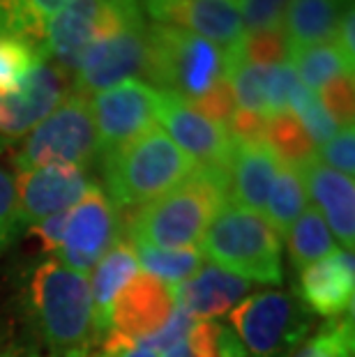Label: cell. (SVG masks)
<instances>
[{"instance_id": "6da1fadb", "label": "cell", "mask_w": 355, "mask_h": 357, "mask_svg": "<svg viewBox=\"0 0 355 357\" xmlns=\"http://www.w3.org/2000/svg\"><path fill=\"white\" fill-rule=\"evenodd\" d=\"M229 201L231 166H196L176 189L137 208L130 219V238L160 249L194 247Z\"/></svg>"}, {"instance_id": "7a4b0ae2", "label": "cell", "mask_w": 355, "mask_h": 357, "mask_svg": "<svg viewBox=\"0 0 355 357\" xmlns=\"http://www.w3.org/2000/svg\"><path fill=\"white\" fill-rule=\"evenodd\" d=\"M30 323L49 357H86L95 341L93 305L86 275L58 261L33 270L26 288Z\"/></svg>"}, {"instance_id": "3957f363", "label": "cell", "mask_w": 355, "mask_h": 357, "mask_svg": "<svg viewBox=\"0 0 355 357\" xmlns=\"http://www.w3.org/2000/svg\"><path fill=\"white\" fill-rule=\"evenodd\" d=\"M107 196L116 208L137 210L192 176L196 164L160 125L100 155Z\"/></svg>"}, {"instance_id": "277c9868", "label": "cell", "mask_w": 355, "mask_h": 357, "mask_svg": "<svg viewBox=\"0 0 355 357\" xmlns=\"http://www.w3.org/2000/svg\"><path fill=\"white\" fill-rule=\"evenodd\" d=\"M201 254L256 284H282V235L261 212L224 203L201 240Z\"/></svg>"}, {"instance_id": "5b68a950", "label": "cell", "mask_w": 355, "mask_h": 357, "mask_svg": "<svg viewBox=\"0 0 355 357\" xmlns=\"http://www.w3.org/2000/svg\"><path fill=\"white\" fill-rule=\"evenodd\" d=\"M226 49L183 28L148 24V60L143 77L150 86L192 102L224 77Z\"/></svg>"}, {"instance_id": "8992f818", "label": "cell", "mask_w": 355, "mask_h": 357, "mask_svg": "<svg viewBox=\"0 0 355 357\" xmlns=\"http://www.w3.org/2000/svg\"><path fill=\"white\" fill-rule=\"evenodd\" d=\"M100 157V139L90 116L88 97L72 93L40 125L26 134L17 159L19 171L79 166L86 169Z\"/></svg>"}, {"instance_id": "52a82bcc", "label": "cell", "mask_w": 355, "mask_h": 357, "mask_svg": "<svg viewBox=\"0 0 355 357\" xmlns=\"http://www.w3.org/2000/svg\"><path fill=\"white\" fill-rule=\"evenodd\" d=\"M139 24H146L141 0H72L47 21V58L72 79L90 44Z\"/></svg>"}, {"instance_id": "ba28073f", "label": "cell", "mask_w": 355, "mask_h": 357, "mask_svg": "<svg viewBox=\"0 0 355 357\" xmlns=\"http://www.w3.org/2000/svg\"><path fill=\"white\" fill-rule=\"evenodd\" d=\"M229 328L245 353L254 357H291L312 328V314L296 295L263 291L231 311Z\"/></svg>"}, {"instance_id": "9c48e42d", "label": "cell", "mask_w": 355, "mask_h": 357, "mask_svg": "<svg viewBox=\"0 0 355 357\" xmlns=\"http://www.w3.org/2000/svg\"><path fill=\"white\" fill-rule=\"evenodd\" d=\"M123 238L120 210L100 187L93 185L83 199L67 210L65 233L60 240L58 263L79 275L95 270L104 254Z\"/></svg>"}, {"instance_id": "30bf717a", "label": "cell", "mask_w": 355, "mask_h": 357, "mask_svg": "<svg viewBox=\"0 0 355 357\" xmlns=\"http://www.w3.org/2000/svg\"><path fill=\"white\" fill-rule=\"evenodd\" d=\"M148 60V24L130 26L93 42L72 74V93L93 97L118 83L137 79Z\"/></svg>"}, {"instance_id": "8fae6325", "label": "cell", "mask_w": 355, "mask_h": 357, "mask_svg": "<svg viewBox=\"0 0 355 357\" xmlns=\"http://www.w3.org/2000/svg\"><path fill=\"white\" fill-rule=\"evenodd\" d=\"M157 97L160 90L139 79L118 83L88 97L90 116L100 139V155L157 125Z\"/></svg>"}, {"instance_id": "7c38bea8", "label": "cell", "mask_w": 355, "mask_h": 357, "mask_svg": "<svg viewBox=\"0 0 355 357\" xmlns=\"http://www.w3.org/2000/svg\"><path fill=\"white\" fill-rule=\"evenodd\" d=\"M70 95V77L49 58L26 74L21 86L0 95V141L12 143L37 127Z\"/></svg>"}, {"instance_id": "4fadbf2b", "label": "cell", "mask_w": 355, "mask_h": 357, "mask_svg": "<svg viewBox=\"0 0 355 357\" xmlns=\"http://www.w3.org/2000/svg\"><path fill=\"white\" fill-rule=\"evenodd\" d=\"M157 125L183 153L194 159L196 166H231L236 141L231 139L229 129L203 118L178 95L160 90Z\"/></svg>"}, {"instance_id": "5bb4252c", "label": "cell", "mask_w": 355, "mask_h": 357, "mask_svg": "<svg viewBox=\"0 0 355 357\" xmlns=\"http://www.w3.org/2000/svg\"><path fill=\"white\" fill-rule=\"evenodd\" d=\"M93 187L86 169L79 166H51V169L19 171L14 180L19 215L24 226L37 224L58 212L74 208Z\"/></svg>"}, {"instance_id": "9a60e30c", "label": "cell", "mask_w": 355, "mask_h": 357, "mask_svg": "<svg viewBox=\"0 0 355 357\" xmlns=\"http://www.w3.org/2000/svg\"><path fill=\"white\" fill-rule=\"evenodd\" d=\"M153 24L183 28L229 49L245 35L238 7L229 0H141Z\"/></svg>"}, {"instance_id": "2e32d148", "label": "cell", "mask_w": 355, "mask_h": 357, "mask_svg": "<svg viewBox=\"0 0 355 357\" xmlns=\"http://www.w3.org/2000/svg\"><path fill=\"white\" fill-rule=\"evenodd\" d=\"M173 309L176 302H173L171 288L148 272H137L113 302L109 334L139 344L164 328Z\"/></svg>"}, {"instance_id": "e0dca14e", "label": "cell", "mask_w": 355, "mask_h": 357, "mask_svg": "<svg viewBox=\"0 0 355 357\" xmlns=\"http://www.w3.org/2000/svg\"><path fill=\"white\" fill-rule=\"evenodd\" d=\"M300 272V298L307 309L323 318H337L344 311H353V249H335Z\"/></svg>"}, {"instance_id": "ac0fdd59", "label": "cell", "mask_w": 355, "mask_h": 357, "mask_svg": "<svg viewBox=\"0 0 355 357\" xmlns=\"http://www.w3.org/2000/svg\"><path fill=\"white\" fill-rule=\"evenodd\" d=\"M300 176L305 189L314 196V205L323 210V219H328L332 238L342 249H353L355 245V185L353 178L344 176L319 159H309L300 166Z\"/></svg>"}, {"instance_id": "d6986e66", "label": "cell", "mask_w": 355, "mask_h": 357, "mask_svg": "<svg viewBox=\"0 0 355 357\" xmlns=\"http://www.w3.org/2000/svg\"><path fill=\"white\" fill-rule=\"evenodd\" d=\"M249 288V281L222 270L219 265H201V270L185 284L171 288V295L176 307L185 309L192 318L213 321L231 307L240 305L247 298Z\"/></svg>"}, {"instance_id": "ffe728a7", "label": "cell", "mask_w": 355, "mask_h": 357, "mask_svg": "<svg viewBox=\"0 0 355 357\" xmlns=\"http://www.w3.org/2000/svg\"><path fill=\"white\" fill-rule=\"evenodd\" d=\"M139 272L137 254L132 240L120 238L100 263L95 265L90 286V305H93V332L95 339H104L111 332V309L118 293Z\"/></svg>"}, {"instance_id": "44dd1931", "label": "cell", "mask_w": 355, "mask_h": 357, "mask_svg": "<svg viewBox=\"0 0 355 357\" xmlns=\"http://www.w3.org/2000/svg\"><path fill=\"white\" fill-rule=\"evenodd\" d=\"M279 159L266 143H236L231 157V203L261 212L277 176Z\"/></svg>"}, {"instance_id": "7402d4cb", "label": "cell", "mask_w": 355, "mask_h": 357, "mask_svg": "<svg viewBox=\"0 0 355 357\" xmlns=\"http://www.w3.org/2000/svg\"><path fill=\"white\" fill-rule=\"evenodd\" d=\"M353 0H289L282 28L291 49L335 40L337 26Z\"/></svg>"}, {"instance_id": "603a6c76", "label": "cell", "mask_w": 355, "mask_h": 357, "mask_svg": "<svg viewBox=\"0 0 355 357\" xmlns=\"http://www.w3.org/2000/svg\"><path fill=\"white\" fill-rule=\"evenodd\" d=\"M72 0H0V33L17 35L47 56V21Z\"/></svg>"}, {"instance_id": "cb8c5ba5", "label": "cell", "mask_w": 355, "mask_h": 357, "mask_svg": "<svg viewBox=\"0 0 355 357\" xmlns=\"http://www.w3.org/2000/svg\"><path fill=\"white\" fill-rule=\"evenodd\" d=\"M289 63L296 70L300 83L309 90H321L337 77H353V60L344 56L335 40L312 44V47L291 49Z\"/></svg>"}, {"instance_id": "d4e9b609", "label": "cell", "mask_w": 355, "mask_h": 357, "mask_svg": "<svg viewBox=\"0 0 355 357\" xmlns=\"http://www.w3.org/2000/svg\"><path fill=\"white\" fill-rule=\"evenodd\" d=\"M337 249L321 210L309 203L289 231V258L293 268L305 270Z\"/></svg>"}, {"instance_id": "484cf974", "label": "cell", "mask_w": 355, "mask_h": 357, "mask_svg": "<svg viewBox=\"0 0 355 357\" xmlns=\"http://www.w3.org/2000/svg\"><path fill=\"white\" fill-rule=\"evenodd\" d=\"M307 208V189L302 176L296 166L279 164L277 176L270 187L268 201H266V217L273 229L284 235L291 231V226L296 224V219Z\"/></svg>"}, {"instance_id": "4316f807", "label": "cell", "mask_w": 355, "mask_h": 357, "mask_svg": "<svg viewBox=\"0 0 355 357\" xmlns=\"http://www.w3.org/2000/svg\"><path fill=\"white\" fill-rule=\"evenodd\" d=\"M132 245H134V254H137V263L143 265V272L160 279L169 288L185 284L203 265V254L196 247L160 249V247L141 245V242H132Z\"/></svg>"}, {"instance_id": "83f0119b", "label": "cell", "mask_w": 355, "mask_h": 357, "mask_svg": "<svg viewBox=\"0 0 355 357\" xmlns=\"http://www.w3.org/2000/svg\"><path fill=\"white\" fill-rule=\"evenodd\" d=\"M263 143L277 155L279 162L296 166V169L316 157V146L291 111L275 113L268 118Z\"/></svg>"}, {"instance_id": "f1b7e54d", "label": "cell", "mask_w": 355, "mask_h": 357, "mask_svg": "<svg viewBox=\"0 0 355 357\" xmlns=\"http://www.w3.org/2000/svg\"><path fill=\"white\" fill-rule=\"evenodd\" d=\"M160 357H247L231 328L215 321H196L183 344Z\"/></svg>"}, {"instance_id": "f546056e", "label": "cell", "mask_w": 355, "mask_h": 357, "mask_svg": "<svg viewBox=\"0 0 355 357\" xmlns=\"http://www.w3.org/2000/svg\"><path fill=\"white\" fill-rule=\"evenodd\" d=\"M229 49L233 51V56L245 60V63L266 65V67L289 63L291 58V44L286 40L282 26L270 30H256V33H245Z\"/></svg>"}, {"instance_id": "4dcf8cb0", "label": "cell", "mask_w": 355, "mask_h": 357, "mask_svg": "<svg viewBox=\"0 0 355 357\" xmlns=\"http://www.w3.org/2000/svg\"><path fill=\"white\" fill-rule=\"evenodd\" d=\"M42 58L47 56L30 42L17 35L0 33V95L17 90Z\"/></svg>"}, {"instance_id": "1f68e13d", "label": "cell", "mask_w": 355, "mask_h": 357, "mask_svg": "<svg viewBox=\"0 0 355 357\" xmlns=\"http://www.w3.org/2000/svg\"><path fill=\"white\" fill-rule=\"evenodd\" d=\"M353 314L337 316L323 325L316 337L296 348L291 357H353Z\"/></svg>"}, {"instance_id": "d6a6232c", "label": "cell", "mask_w": 355, "mask_h": 357, "mask_svg": "<svg viewBox=\"0 0 355 357\" xmlns=\"http://www.w3.org/2000/svg\"><path fill=\"white\" fill-rule=\"evenodd\" d=\"M291 109H293L291 113L300 120V125L305 127V132L309 134V139H312L316 148H321L323 143H328L332 136L342 129L335 120H332L330 113L323 109L319 95L305 86H300L296 97H293Z\"/></svg>"}, {"instance_id": "836d02e7", "label": "cell", "mask_w": 355, "mask_h": 357, "mask_svg": "<svg viewBox=\"0 0 355 357\" xmlns=\"http://www.w3.org/2000/svg\"><path fill=\"white\" fill-rule=\"evenodd\" d=\"M300 86L302 83L291 63L270 65L266 74V116L291 111V102Z\"/></svg>"}, {"instance_id": "e575fe53", "label": "cell", "mask_w": 355, "mask_h": 357, "mask_svg": "<svg viewBox=\"0 0 355 357\" xmlns=\"http://www.w3.org/2000/svg\"><path fill=\"white\" fill-rule=\"evenodd\" d=\"M187 104H190L196 113H201L203 118L213 120V123L224 125V127L229 125L231 116L238 109L236 95H233V86L226 77H219L201 97H196V100L187 102Z\"/></svg>"}, {"instance_id": "d590c367", "label": "cell", "mask_w": 355, "mask_h": 357, "mask_svg": "<svg viewBox=\"0 0 355 357\" xmlns=\"http://www.w3.org/2000/svg\"><path fill=\"white\" fill-rule=\"evenodd\" d=\"M319 100L323 104L332 120L339 127H353L355 120V90H353V77H337L328 81L321 90H316Z\"/></svg>"}, {"instance_id": "8d00e7d4", "label": "cell", "mask_w": 355, "mask_h": 357, "mask_svg": "<svg viewBox=\"0 0 355 357\" xmlns=\"http://www.w3.org/2000/svg\"><path fill=\"white\" fill-rule=\"evenodd\" d=\"M233 5L240 12L245 33H256L282 26L289 0H236Z\"/></svg>"}, {"instance_id": "74e56055", "label": "cell", "mask_w": 355, "mask_h": 357, "mask_svg": "<svg viewBox=\"0 0 355 357\" xmlns=\"http://www.w3.org/2000/svg\"><path fill=\"white\" fill-rule=\"evenodd\" d=\"M21 229H26L19 215L17 192H14V180L3 166H0V254L19 238Z\"/></svg>"}, {"instance_id": "f35d334b", "label": "cell", "mask_w": 355, "mask_h": 357, "mask_svg": "<svg viewBox=\"0 0 355 357\" xmlns=\"http://www.w3.org/2000/svg\"><path fill=\"white\" fill-rule=\"evenodd\" d=\"M316 159L344 176L353 178L355 173V132L353 127H344L332 136L328 143L316 148Z\"/></svg>"}, {"instance_id": "ab89813d", "label": "cell", "mask_w": 355, "mask_h": 357, "mask_svg": "<svg viewBox=\"0 0 355 357\" xmlns=\"http://www.w3.org/2000/svg\"><path fill=\"white\" fill-rule=\"evenodd\" d=\"M194 323H196V318H192L185 309L176 307L171 318L164 323V328L160 332H155L150 339H146V344L153 348L155 353L164 355L166 351H171L173 346L183 344L187 339V334H190V330L194 328Z\"/></svg>"}, {"instance_id": "60d3db41", "label": "cell", "mask_w": 355, "mask_h": 357, "mask_svg": "<svg viewBox=\"0 0 355 357\" xmlns=\"http://www.w3.org/2000/svg\"><path fill=\"white\" fill-rule=\"evenodd\" d=\"M266 123L268 116H263V113L236 109L226 129L236 143H261L263 134H266Z\"/></svg>"}, {"instance_id": "b9f144b4", "label": "cell", "mask_w": 355, "mask_h": 357, "mask_svg": "<svg viewBox=\"0 0 355 357\" xmlns=\"http://www.w3.org/2000/svg\"><path fill=\"white\" fill-rule=\"evenodd\" d=\"M65 222H67V212H58V215H51L37 224H30L28 231L30 235H35V238L40 240L44 252H56L60 247V240H63Z\"/></svg>"}, {"instance_id": "7bdbcfd3", "label": "cell", "mask_w": 355, "mask_h": 357, "mask_svg": "<svg viewBox=\"0 0 355 357\" xmlns=\"http://www.w3.org/2000/svg\"><path fill=\"white\" fill-rule=\"evenodd\" d=\"M95 357H160V353H155L146 341L132 344V341L120 339L116 334H107L102 339V351Z\"/></svg>"}, {"instance_id": "ee69618b", "label": "cell", "mask_w": 355, "mask_h": 357, "mask_svg": "<svg viewBox=\"0 0 355 357\" xmlns=\"http://www.w3.org/2000/svg\"><path fill=\"white\" fill-rule=\"evenodd\" d=\"M353 28H355V12H353V5H351V7H346V12L342 14V19H339V26H337V33H335V44L344 51V56L351 58V60L355 58Z\"/></svg>"}, {"instance_id": "f6af8a7d", "label": "cell", "mask_w": 355, "mask_h": 357, "mask_svg": "<svg viewBox=\"0 0 355 357\" xmlns=\"http://www.w3.org/2000/svg\"><path fill=\"white\" fill-rule=\"evenodd\" d=\"M0 357H14L12 353H7V351H0Z\"/></svg>"}, {"instance_id": "bcb514c9", "label": "cell", "mask_w": 355, "mask_h": 357, "mask_svg": "<svg viewBox=\"0 0 355 357\" xmlns=\"http://www.w3.org/2000/svg\"><path fill=\"white\" fill-rule=\"evenodd\" d=\"M229 3H236V0H229Z\"/></svg>"}]
</instances>
